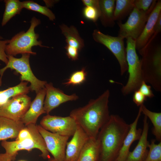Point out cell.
I'll return each instance as SVG.
<instances>
[{"label":"cell","instance_id":"obj_16","mask_svg":"<svg viewBox=\"0 0 161 161\" xmlns=\"http://www.w3.org/2000/svg\"><path fill=\"white\" fill-rule=\"evenodd\" d=\"M46 93L44 87L36 93L35 97L31 102L29 109L21 119L25 126L30 124H35L38 117L46 113L44 107Z\"/></svg>","mask_w":161,"mask_h":161},{"label":"cell","instance_id":"obj_10","mask_svg":"<svg viewBox=\"0 0 161 161\" xmlns=\"http://www.w3.org/2000/svg\"><path fill=\"white\" fill-rule=\"evenodd\" d=\"M40 124L48 131L69 137L73 135L78 126L74 119L69 115L64 117L49 114L42 118Z\"/></svg>","mask_w":161,"mask_h":161},{"label":"cell","instance_id":"obj_33","mask_svg":"<svg viewBox=\"0 0 161 161\" xmlns=\"http://www.w3.org/2000/svg\"><path fill=\"white\" fill-rule=\"evenodd\" d=\"M10 40H0V60L7 64L8 61V56L5 52V47Z\"/></svg>","mask_w":161,"mask_h":161},{"label":"cell","instance_id":"obj_11","mask_svg":"<svg viewBox=\"0 0 161 161\" xmlns=\"http://www.w3.org/2000/svg\"><path fill=\"white\" fill-rule=\"evenodd\" d=\"M37 127L45 141L47 151L53 157L49 161H65L66 144L69 137L51 132L39 125Z\"/></svg>","mask_w":161,"mask_h":161},{"label":"cell","instance_id":"obj_37","mask_svg":"<svg viewBox=\"0 0 161 161\" xmlns=\"http://www.w3.org/2000/svg\"><path fill=\"white\" fill-rule=\"evenodd\" d=\"M161 31V13L159 15L155 23L153 30V34L151 38L154 39Z\"/></svg>","mask_w":161,"mask_h":161},{"label":"cell","instance_id":"obj_27","mask_svg":"<svg viewBox=\"0 0 161 161\" xmlns=\"http://www.w3.org/2000/svg\"><path fill=\"white\" fill-rule=\"evenodd\" d=\"M21 2L23 8L39 13L48 17L51 21L55 19L54 14L46 7L41 5L33 1H26Z\"/></svg>","mask_w":161,"mask_h":161},{"label":"cell","instance_id":"obj_30","mask_svg":"<svg viewBox=\"0 0 161 161\" xmlns=\"http://www.w3.org/2000/svg\"><path fill=\"white\" fill-rule=\"evenodd\" d=\"M83 14L86 19L95 22L99 18L100 11L94 7L85 6L83 9Z\"/></svg>","mask_w":161,"mask_h":161},{"label":"cell","instance_id":"obj_12","mask_svg":"<svg viewBox=\"0 0 161 161\" xmlns=\"http://www.w3.org/2000/svg\"><path fill=\"white\" fill-rule=\"evenodd\" d=\"M31 102L30 97L27 94L14 97L0 108V116L15 121H21Z\"/></svg>","mask_w":161,"mask_h":161},{"label":"cell","instance_id":"obj_28","mask_svg":"<svg viewBox=\"0 0 161 161\" xmlns=\"http://www.w3.org/2000/svg\"><path fill=\"white\" fill-rule=\"evenodd\" d=\"M155 142V140L153 139L149 144V150L143 161H161V142L158 144Z\"/></svg>","mask_w":161,"mask_h":161},{"label":"cell","instance_id":"obj_29","mask_svg":"<svg viewBox=\"0 0 161 161\" xmlns=\"http://www.w3.org/2000/svg\"><path fill=\"white\" fill-rule=\"evenodd\" d=\"M87 73L85 68L76 71L70 75L67 81L63 84L66 86L80 85L83 83L86 80Z\"/></svg>","mask_w":161,"mask_h":161},{"label":"cell","instance_id":"obj_2","mask_svg":"<svg viewBox=\"0 0 161 161\" xmlns=\"http://www.w3.org/2000/svg\"><path fill=\"white\" fill-rule=\"evenodd\" d=\"M130 124L117 115H111L100 129L97 137L100 153L98 161H114L122 147Z\"/></svg>","mask_w":161,"mask_h":161},{"label":"cell","instance_id":"obj_20","mask_svg":"<svg viewBox=\"0 0 161 161\" xmlns=\"http://www.w3.org/2000/svg\"><path fill=\"white\" fill-rule=\"evenodd\" d=\"M100 143L97 138H89L86 142L76 161H98Z\"/></svg>","mask_w":161,"mask_h":161},{"label":"cell","instance_id":"obj_23","mask_svg":"<svg viewBox=\"0 0 161 161\" xmlns=\"http://www.w3.org/2000/svg\"><path fill=\"white\" fill-rule=\"evenodd\" d=\"M27 81H21L17 85L10 87L3 90L0 91V108L5 104L11 97L27 94L30 90Z\"/></svg>","mask_w":161,"mask_h":161},{"label":"cell","instance_id":"obj_5","mask_svg":"<svg viewBox=\"0 0 161 161\" xmlns=\"http://www.w3.org/2000/svg\"><path fill=\"white\" fill-rule=\"evenodd\" d=\"M31 135V137L22 140H16L8 141H2L1 145L4 149L5 153L14 161L19 151L24 150L30 151L37 148L41 152V156L44 159L49 158V152L47 151L45 141L39 132L37 125L32 124L26 126Z\"/></svg>","mask_w":161,"mask_h":161},{"label":"cell","instance_id":"obj_8","mask_svg":"<svg viewBox=\"0 0 161 161\" xmlns=\"http://www.w3.org/2000/svg\"><path fill=\"white\" fill-rule=\"evenodd\" d=\"M154 0L149 9L146 11L134 8L124 23L117 22L119 27L118 36L124 39L131 37L136 40L141 33L148 17L156 3Z\"/></svg>","mask_w":161,"mask_h":161},{"label":"cell","instance_id":"obj_7","mask_svg":"<svg viewBox=\"0 0 161 161\" xmlns=\"http://www.w3.org/2000/svg\"><path fill=\"white\" fill-rule=\"evenodd\" d=\"M126 39V60L129 77L121 91L126 95L138 90L143 81L141 72V62L136 51L135 40L131 37Z\"/></svg>","mask_w":161,"mask_h":161},{"label":"cell","instance_id":"obj_13","mask_svg":"<svg viewBox=\"0 0 161 161\" xmlns=\"http://www.w3.org/2000/svg\"><path fill=\"white\" fill-rule=\"evenodd\" d=\"M45 88L46 97L44 107L47 114L61 104L68 101L76 100L78 98L75 94L70 95L66 94L61 90L54 87L52 83H47Z\"/></svg>","mask_w":161,"mask_h":161},{"label":"cell","instance_id":"obj_6","mask_svg":"<svg viewBox=\"0 0 161 161\" xmlns=\"http://www.w3.org/2000/svg\"><path fill=\"white\" fill-rule=\"evenodd\" d=\"M30 54H22L20 58H17L14 56L7 55L8 61L6 66L0 69V86L1 85L2 76L5 71L7 69L15 70L19 73L21 81H27L30 83V90L34 91L37 93L45 87L47 83L46 81L38 79L34 75L30 67L29 58Z\"/></svg>","mask_w":161,"mask_h":161},{"label":"cell","instance_id":"obj_25","mask_svg":"<svg viewBox=\"0 0 161 161\" xmlns=\"http://www.w3.org/2000/svg\"><path fill=\"white\" fill-rule=\"evenodd\" d=\"M134 0H115L114 11L115 21H120L130 14L134 8Z\"/></svg>","mask_w":161,"mask_h":161},{"label":"cell","instance_id":"obj_17","mask_svg":"<svg viewBox=\"0 0 161 161\" xmlns=\"http://www.w3.org/2000/svg\"><path fill=\"white\" fill-rule=\"evenodd\" d=\"M141 113V108L140 106L137 117L134 121L130 124L129 130L124 138L121 148L114 161H125L130 152L131 145L134 142L140 139L142 129H137V126Z\"/></svg>","mask_w":161,"mask_h":161},{"label":"cell","instance_id":"obj_22","mask_svg":"<svg viewBox=\"0 0 161 161\" xmlns=\"http://www.w3.org/2000/svg\"><path fill=\"white\" fill-rule=\"evenodd\" d=\"M60 27L62 33L66 38L67 45L75 47L80 51L84 47V42L76 28L73 26L68 27L64 24Z\"/></svg>","mask_w":161,"mask_h":161},{"label":"cell","instance_id":"obj_39","mask_svg":"<svg viewBox=\"0 0 161 161\" xmlns=\"http://www.w3.org/2000/svg\"><path fill=\"white\" fill-rule=\"evenodd\" d=\"M0 161H13L12 158L5 153H0Z\"/></svg>","mask_w":161,"mask_h":161},{"label":"cell","instance_id":"obj_3","mask_svg":"<svg viewBox=\"0 0 161 161\" xmlns=\"http://www.w3.org/2000/svg\"><path fill=\"white\" fill-rule=\"evenodd\" d=\"M140 55L143 80L150 83L157 91H161V47L147 46Z\"/></svg>","mask_w":161,"mask_h":161},{"label":"cell","instance_id":"obj_34","mask_svg":"<svg viewBox=\"0 0 161 161\" xmlns=\"http://www.w3.org/2000/svg\"><path fill=\"white\" fill-rule=\"evenodd\" d=\"M65 48L66 50V55L69 58L74 61L78 59L79 51L77 49L67 44Z\"/></svg>","mask_w":161,"mask_h":161},{"label":"cell","instance_id":"obj_41","mask_svg":"<svg viewBox=\"0 0 161 161\" xmlns=\"http://www.w3.org/2000/svg\"><path fill=\"white\" fill-rule=\"evenodd\" d=\"M19 161H26L24 160H19Z\"/></svg>","mask_w":161,"mask_h":161},{"label":"cell","instance_id":"obj_24","mask_svg":"<svg viewBox=\"0 0 161 161\" xmlns=\"http://www.w3.org/2000/svg\"><path fill=\"white\" fill-rule=\"evenodd\" d=\"M141 112L148 117L153 126L152 133L157 141L161 140V113L152 112L143 104L140 106Z\"/></svg>","mask_w":161,"mask_h":161},{"label":"cell","instance_id":"obj_14","mask_svg":"<svg viewBox=\"0 0 161 161\" xmlns=\"http://www.w3.org/2000/svg\"><path fill=\"white\" fill-rule=\"evenodd\" d=\"M161 13V1L158 0L150 14L141 33L135 40L136 49L139 51L140 54L152 37L155 23Z\"/></svg>","mask_w":161,"mask_h":161},{"label":"cell","instance_id":"obj_35","mask_svg":"<svg viewBox=\"0 0 161 161\" xmlns=\"http://www.w3.org/2000/svg\"><path fill=\"white\" fill-rule=\"evenodd\" d=\"M134 92L133 101L137 106H140L143 104L146 98L138 89Z\"/></svg>","mask_w":161,"mask_h":161},{"label":"cell","instance_id":"obj_21","mask_svg":"<svg viewBox=\"0 0 161 161\" xmlns=\"http://www.w3.org/2000/svg\"><path fill=\"white\" fill-rule=\"evenodd\" d=\"M100 10L99 17L103 25L105 27H112L115 25L114 11L115 0H100Z\"/></svg>","mask_w":161,"mask_h":161},{"label":"cell","instance_id":"obj_15","mask_svg":"<svg viewBox=\"0 0 161 161\" xmlns=\"http://www.w3.org/2000/svg\"><path fill=\"white\" fill-rule=\"evenodd\" d=\"M66 145L65 161H76L85 144L90 138L79 126Z\"/></svg>","mask_w":161,"mask_h":161},{"label":"cell","instance_id":"obj_18","mask_svg":"<svg viewBox=\"0 0 161 161\" xmlns=\"http://www.w3.org/2000/svg\"><path fill=\"white\" fill-rule=\"evenodd\" d=\"M147 119L145 116L143 129L138 142L134 150L129 152L125 161H143L146 157L148 152L147 148L149 143L147 140L149 129Z\"/></svg>","mask_w":161,"mask_h":161},{"label":"cell","instance_id":"obj_9","mask_svg":"<svg viewBox=\"0 0 161 161\" xmlns=\"http://www.w3.org/2000/svg\"><path fill=\"white\" fill-rule=\"evenodd\" d=\"M92 37L96 42L105 46L115 56L120 66L121 75H123L128 69L124 39L104 34L97 29L94 30Z\"/></svg>","mask_w":161,"mask_h":161},{"label":"cell","instance_id":"obj_1","mask_svg":"<svg viewBox=\"0 0 161 161\" xmlns=\"http://www.w3.org/2000/svg\"><path fill=\"white\" fill-rule=\"evenodd\" d=\"M109 91L107 90L97 98L91 100L85 106L70 113L69 116L90 138H97L100 129L109 119Z\"/></svg>","mask_w":161,"mask_h":161},{"label":"cell","instance_id":"obj_26","mask_svg":"<svg viewBox=\"0 0 161 161\" xmlns=\"http://www.w3.org/2000/svg\"><path fill=\"white\" fill-rule=\"evenodd\" d=\"M5 8L1 22L4 26L13 17L20 13L23 9L21 2L18 0H5Z\"/></svg>","mask_w":161,"mask_h":161},{"label":"cell","instance_id":"obj_19","mask_svg":"<svg viewBox=\"0 0 161 161\" xmlns=\"http://www.w3.org/2000/svg\"><path fill=\"white\" fill-rule=\"evenodd\" d=\"M21 121H15L0 116V141L16 138L25 127Z\"/></svg>","mask_w":161,"mask_h":161},{"label":"cell","instance_id":"obj_4","mask_svg":"<svg viewBox=\"0 0 161 161\" xmlns=\"http://www.w3.org/2000/svg\"><path fill=\"white\" fill-rule=\"evenodd\" d=\"M30 23V26L26 32H20L10 40L5 47V52L7 55L14 56L20 54L35 55L36 53L32 49L33 47L39 46L49 47L42 45V42L38 40L39 35L35 31V28L41 23L40 20L34 17Z\"/></svg>","mask_w":161,"mask_h":161},{"label":"cell","instance_id":"obj_40","mask_svg":"<svg viewBox=\"0 0 161 161\" xmlns=\"http://www.w3.org/2000/svg\"><path fill=\"white\" fill-rule=\"evenodd\" d=\"M2 39H3L2 37L0 36V40H2Z\"/></svg>","mask_w":161,"mask_h":161},{"label":"cell","instance_id":"obj_32","mask_svg":"<svg viewBox=\"0 0 161 161\" xmlns=\"http://www.w3.org/2000/svg\"><path fill=\"white\" fill-rule=\"evenodd\" d=\"M138 90L146 97L151 98L154 96L151 89V86L148 85L143 81Z\"/></svg>","mask_w":161,"mask_h":161},{"label":"cell","instance_id":"obj_36","mask_svg":"<svg viewBox=\"0 0 161 161\" xmlns=\"http://www.w3.org/2000/svg\"><path fill=\"white\" fill-rule=\"evenodd\" d=\"M31 137L30 131L28 128L26 126L24 128L20 131L16 140H22Z\"/></svg>","mask_w":161,"mask_h":161},{"label":"cell","instance_id":"obj_31","mask_svg":"<svg viewBox=\"0 0 161 161\" xmlns=\"http://www.w3.org/2000/svg\"><path fill=\"white\" fill-rule=\"evenodd\" d=\"M153 0H134V8L140 10L148 11L150 7Z\"/></svg>","mask_w":161,"mask_h":161},{"label":"cell","instance_id":"obj_38","mask_svg":"<svg viewBox=\"0 0 161 161\" xmlns=\"http://www.w3.org/2000/svg\"><path fill=\"white\" fill-rule=\"evenodd\" d=\"M82 1L85 6L94 7L100 11L99 0H82Z\"/></svg>","mask_w":161,"mask_h":161}]
</instances>
